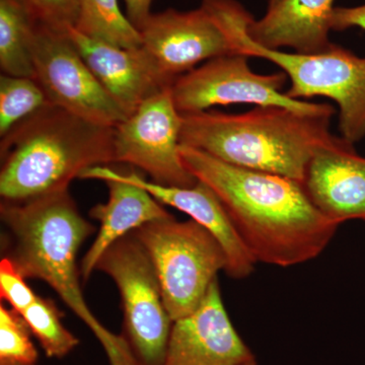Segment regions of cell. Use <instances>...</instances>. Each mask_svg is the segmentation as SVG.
Masks as SVG:
<instances>
[{
	"label": "cell",
	"mask_w": 365,
	"mask_h": 365,
	"mask_svg": "<svg viewBox=\"0 0 365 365\" xmlns=\"http://www.w3.org/2000/svg\"><path fill=\"white\" fill-rule=\"evenodd\" d=\"M180 155L197 181L215 192L257 263L290 267L314 260L339 227L289 178L230 165L180 144Z\"/></svg>",
	"instance_id": "obj_1"
},
{
	"label": "cell",
	"mask_w": 365,
	"mask_h": 365,
	"mask_svg": "<svg viewBox=\"0 0 365 365\" xmlns=\"http://www.w3.org/2000/svg\"><path fill=\"white\" fill-rule=\"evenodd\" d=\"M0 215L9 235L4 256L26 279L45 281L55 290L97 337L110 365H138L126 338L108 330L83 297L76 256L95 228L81 215L69 190L24 203L1 202Z\"/></svg>",
	"instance_id": "obj_2"
},
{
	"label": "cell",
	"mask_w": 365,
	"mask_h": 365,
	"mask_svg": "<svg viewBox=\"0 0 365 365\" xmlns=\"http://www.w3.org/2000/svg\"><path fill=\"white\" fill-rule=\"evenodd\" d=\"M334 113L309 114L266 106L242 114L182 115L180 144L230 165L302 184L309 160L335 137L330 131Z\"/></svg>",
	"instance_id": "obj_3"
},
{
	"label": "cell",
	"mask_w": 365,
	"mask_h": 365,
	"mask_svg": "<svg viewBox=\"0 0 365 365\" xmlns=\"http://www.w3.org/2000/svg\"><path fill=\"white\" fill-rule=\"evenodd\" d=\"M114 133L55 106L28 118L1 138L2 202L66 191L86 170L116 163Z\"/></svg>",
	"instance_id": "obj_4"
},
{
	"label": "cell",
	"mask_w": 365,
	"mask_h": 365,
	"mask_svg": "<svg viewBox=\"0 0 365 365\" xmlns=\"http://www.w3.org/2000/svg\"><path fill=\"white\" fill-rule=\"evenodd\" d=\"M227 34L235 53L268 60L290 81L285 95L299 100L323 97L339 106L342 138L354 144L365 137V58L334 44L317 54L288 53L257 45L247 35L252 16L235 0H203L201 4Z\"/></svg>",
	"instance_id": "obj_5"
},
{
	"label": "cell",
	"mask_w": 365,
	"mask_h": 365,
	"mask_svg": "<svg viewBox=\"0 0 365 365\" xmlns=\"http://www.w3.org/2000/svg\"><path fill=\"white\" fill-rule=\"evenodd\" d=\"M148 252L160 280L163 302L173 321L195 311L227 257L217 240L194 220H158L132 232Z\"/></svg>",
	"instance_id": "obj_6"
},
{
	"label": "cell",
	"mask_w": 365,
	"mask_h": 365,
	"mask_svg": "<svg viewBox=\"0 0 365 365\" xmlns=\"http://www.w3.org/2000/svg\"><path fill=\"white\" fill-rule=\"evenodd\" d=\"M96 270L116 283L124 312L126 340L138 365H163L173 319L148 252L129 234L106 250Z\"/></svg>",
	"instance_id": "obj_7"
},
{
	"label": "cell",
	"mask_w": 365,
	"mask_h": 365,
	"mask_svg": "<svg viewBox=\"0 0 365 365\" xmlns=\"http://www.w3.org/2000/svg\"><path fill=\"white\" fill-rule=\"evenodd\" d=\"M249 58L242 53L223 55L178 78L170 86L178 111L195 114L215 106L235 104L277 106L309 114L335 110L331 105L288 97L281 93L288 79L285 72L256 73L250 68Z\"/></svg>",
	"instance_id": "obj_8"
},
{
	"label": "cell",
	"mask_w": 365,
	"mask_h": 365,
	"mask_svg": "<svg viewBox=\"0 0 365 365\" xmlns=\"http://www.w3.org/2000/svg\"><path fill=\"white\" fill-rule=\"evenodd\" d=\"M33 59L35 79L55 107L113 128L128 118L101 85L66 33L39 23Z\"/></svg>",
	"instance_id": "obj_9"
},
{
	"label": "cell",
	"mask_w": 365,
	"mask_h": 365,
	"mask_svg": "<svg viewBox=\"0 0 365 365\" xmlns=\"http://www.w3.org/2000/svg\"><path fill=\"white\" fill-rule=\"evenodd\" d=\"M182 115L175 107L170 86L158 91L115 127L116 163H125L150 175L163 186L197 184L180 155Z\"/></svg>",
	"instance_id": "obj_10"
},
{
	"label": "cell",
	"mask_w": 365,
	"mask_h": 365,
	"mask_svg": "<svg viewBox=\"0 0 365 365\" xmlns=\"http://www.w3.org/2000/svg\"><path fill=\"white\" fill-rule=\"evenodd\" d=\"M138 31L141 49L168 86L201 62L235 53L227 34L202 6L151 14Z\"/></svg>",
	"instance_id": "obj_11"
},
{
	"label": "cell",
	"mask_w": 365,
	"mask_h": 365,
	"mask_svg": "<svg viewBox=\"0 0 365 365\" xmlns=\"http://www.w3.org/2000/svg\"><path fill=\"white\" fill-rule=\"evenodd\" d=\"M256 365L223 304L218 279L195 311L173 322L163 365Z\"/></svg>",
	"instance_id": "obj_12"
},
{
	"label": "cell",
	"mask_w": 365,
	"mask_h": 365,
	"mask_svg": "<svg viewBox=\"0 0 365 365\" xmlns=\"http://www.w3.org/2000/svg\"><path fill=\"white\" fill-rule=\"evenodd\" d=\"M302 187L312 203L329 220H365V158L353 144L334 137L309 160Z\"/></svg>",
	"instance_id": "obj_13"
},
{
	"label": "cell",
	"mask_w": 365,
	"mask_h": 365,
	"mask_svg": "<svg viewBox=\"0 0 365 365\" xmlns=\"http://www.w3.org/2000/svg\"><path fill=\"white\" fill-rule=\"evenodd\" d=\"M81 179L101 180L109 190L107 202L98 204L90 211L91 217L100 222V230L81 263V276L88 280L102 255L115 242L148 223L173 215L145 189L117 177L109 165L91 168Z\"/></svg>",
	"instance_id": "obj_14"
},
{
	"label": "cell",
	"mask_w": 365,
	"mask_h": 365,
	"mask_svg": "<svg viewBox=\"0 0 365 365\" xmlns=\"http://www.w3.org/2000/svg\"><path fill=\"white\" fill-rule=\"evenodd\" d=\"M66 34L101 85L128 117L146 98L168 88L141 47H118L86 37L73 28Z\"/></svg>",
	"instance_id": "obj_15"
},
{
	"label": "cell",
	"mask_w": 365,
	"mask_h": 365,
	"mask_svg": "<svg viewBox=\"0 0 365 365\" xmlns=\"http://www.w3.org/2000/svg\"><path fill=\"white\" fill-rule=\"evenodd\" d=\"M114 172L120 179L145 189L158 202L186 213L192 220L205 227L225 252V272L230 277L244 279L253 272L256 260L237 234L220 199L205 184L197 182L192 187L163 186L148 181L136 173Z\"/></svg>",
	"instance_id": "obj_16"
},
{
	"label": "cell",
	"mask_w": 365,
	"mask_h": 365,
	"mask_svg": "<svg viewBox=\"0 0 365 365\" xmlns=\"http://www.w3.org/2000/svg\"><path fill=\"white\" fill-rule=\"evenodd\" d=\"M333 4L334 0H281L268 7L260 20L249 21L247 35L267 49L292 48L299 54L325 52L334 45L329 39Z\"/></svg>",
	"instance_id": "obj_17"
},
{
	"label": "cell",
	"mask_w": 365,
	"mask_h": 365,
	"mask_svg": "<svg viewBox=\"0 0 365 365\" xmlns=\"http://www.w3.org/2000/svg\"><path fill=\"white\" fill-rule=\"evenodd\" d=\"M39 21L24 0H0L2 73L35 78L33 47Z\"/></svg>",
	"instance_id": "obj_18"
},
{
	"label": "cell",
	"mask_w": 365,
	"mask_h": 365,
	"mask_svg": "<svg viewBox=\"0 0 365 365\" xmlns=\"http://www.w3.org/2000/svg\"><path fill=\"white\" fill-rule=\"evenodd\" d=\"M73 29L86 37L118 47H141L140 33L122 13L118 0H81Z\"/></svg>",
	"instance_id": "obj_19"
},
{
	"label": "cell",
	"mask_w": 365,
	"mask_h": 365,
	"mask_svg": "<svg viewBox=\"0 0 365 365\" xmlns=\"http://www.w3.org/2000/svg\"><path fill=\"white\" fill-rule=\"evenodd\" d=\"M53 106L35 78L0 76V136L4 137L28 118Z\"/></svg>",
	"instance_id": "obj_20"
},
{
	"label": "cell",
	"mask_w": 365,
	"mask_h": 365,
	"mask_svg": "<svg viewBox=\"0 0 365 365\" xmlns=\"http://www.w3.org/2000/svg\"><path fill=\"white\" fill-rule=\"evenodd\" d=\"M21 314L48 357L61 359L78 345V338L62 323L63 314L52 299L38 297Z\"/></svg>",
	"instance_id": "obj_21"
},
{
	"label": "cell",
	"mask_w": 365,
	"mask_h": 365,
	"mask_svg": "<svg viewBox=\"0 0 365 365\" xmlns=\"http://www.w3.org/2000/svg\"><path fill=\"white\" fill-rule=\"evenodd\" d=\"M30 328L13 307L0 304V362L36 364L38 352L31 339Z\"/></svg>",
	"instance_id": "obj_22"
},
{
	"label": "cell",
	"mask_w": 365,
	"mask_h": 365,
	"mask_svg": "<svg viewBox=\"0 0 365 365\" xmlns=\"http://www.w3.org/2000/svg\"><path fill=\"white\" fill-rule=\"evenodd\" d=\"M39 295L34 292L26 282L14 262L4 256L0 261V297L9 307L21 314L37 299Z\"/></svg>",
	"instance_id": "obj_23"
},
{
	"label": "cell",
	"mask_w": 365,
	"mask_h": 365,
	"mask_svg": "<svg viewBox=\"0 0 365 365\" xmlns=\"http://www.w3.org/2000/svg\"><path fill=\"white\" fill-rule=\"evenodd\" d=\"M35 14L39 23L66 33L78 19L81 0H24Z\"/></svg>",
	"instance_id": "obj_24"
},
{
	"label": "cell",
	"mask_w": 365,
	"mask_h": 365,
	"mask_svg": "<svg viewBox=\"0 0 365 365\" xmlns=\"http://www.w3.org/2000/svg\"><path fill=\"white\" fill-rule=\"evenodd\" d=\"M330 26L331 31L338 32L354 26L365 31V4L355 7H334Z\"/></svg>",
	"instance_id": "obj_25"
},
{
	"label": "cell",
	"mask_w": 365,
	"mask_h": 365,
	"mask_svg": "<svg viewBox=\"0 0 365 365\" xmlns=\"http://www.w3.org/2000/svg\"><path fill=\"white\" fill-rule=\"evenodd\" d=\"M126 4V16L137 29L145 23L151 14L153 0H124Z\"/></svg>",
	"instance_id": "obj_26"
},
{
	"label": "cell",
	"mask_w": 365,
	"mask_h": 365,
	"mask_svg": "<svg viewBox=\"0 0 365 365\" xmlns=\"http://www.w3.org/2000/svg\"><path fill=\"white\" fill-rule=\"evenodd\" d=\"M281 0H269V6L268 7H272L276 6V4H279Z\"/></svg>",
	"instance_id": "obj_27"
},
{
	"label": "cell",
	"mask_w": 365,
	"mask_h": 365,
	"mask_svg": "<svg viewBox=\"0 0 365 365\" xmlns=\"http://www.w3.org/2000/svg\"><path fill=\"white\" fill-rule=\"evenodd\" d=\"M0 365H36V364H9V362H0Z\"/></svg>",
	"instance_id": "obj_28"
},
{
	"label": "cell",
	"mask_w": 365,
	"mask_h": 365,
	"mask_svg": "<svg viewBox=\"0 0 365 365\" xmlns=\"http://www.w3.org/2000/svg\"><path fill=\"white\" fill-rule=\"evenodd\" d=\"M250 365H253V364H250Z\"/></svg>",
	"instance_id": "obj_29"
}]
</instances>
